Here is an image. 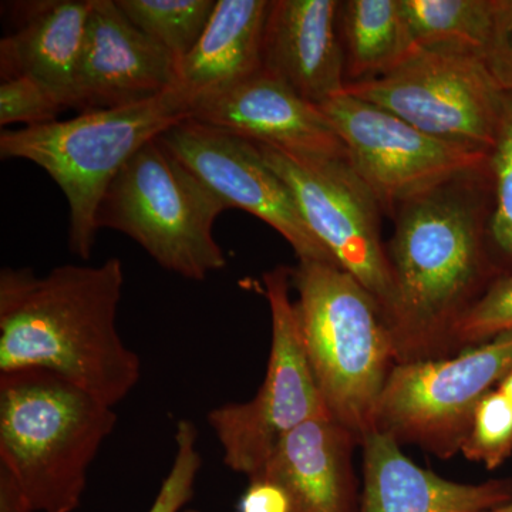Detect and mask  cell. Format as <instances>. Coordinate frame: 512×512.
Segmentation results:
<instances>
[{"instance_id": "obj_14", "label": "cell", "mask_w": 512, "mask_h": 512, "mask_svg": "<svg viewBox=\"0 0 512 512\" xmlns=\"http://www.w3.org/2000/svg\"><path fill=\"white\" fill-rule=\"evenodd\" d=\"M190 119L291 153L348 156L323 111L264 69L231 89L195 100Z\"/></svg>"}, {"instance_id": "obj_27", "label": "cell", "mask_w": 512, "mask_h": 512, "mask_svg": "<svg viewBox=\"0 0 512 512\" xmlns=\"http://www.w3.org/2000/svg\"><path fill=\"white\" fill-rule=\"evenodd\" d=\"M64 106L46 87L29 77H12L0 84V124L26 127L53 123Z\"/></svg>"}, {"instance_id": "obj_19", "label": "cell", "mask_w": 512, "mask_h": 512, "mask_svg": "<svg viewBox=\"0 0 512 512\" xmlns=\"http://www.w3.org/2000/svg\"><path fill=\"white\" fill-rule=\"evenodd\" d=\"M272 0H217L207 28L178 62V90L188 104L224 92L262 70Z\"/></svg>"}, {"instance_id": "obj_12", "label": "cell", "mask_w": 512, "mask_h": 512, "mask_svg": "<svg viewBox=\"0 0 512 512\" xmlns=\"http://www.w3.org/2000/svg\"><path fill=\"white\" fill-rule=\"evenodd\" d=\"M158 138L229 208H241L274 228L299 261L336 265L306 224L292 191L255 143L192 119Z\"/></svg>"}, {"instance_id": "obj_4", "label": "cell", "mask_w": 512, "mask_h": 512, "mask_svg": "<svg viewBox=\"0 0 512 512\" xmlns=\"http://www.w3.org/2000/svg\"><path fill=\"white\" fill-rule=\"evenodd\" d=\"M292 285L303 349L332 419L362 441L396 363L392 329L376 299L328 262L299 261Z\"/></svg>"}, {"instance_id": "obj_26", "label": "cell", "mask_w": 512, "mask_h": 512, "mask_svg": "<svg viewBox=\"0 0 512 512\" xmlns=\"http://www.w3.org/2000/svg\"><path fill=\"white\" fill-rule=\"evenodd\" d=\"M174 440L173 464L148 512H200L183 511L194 495L195 481L202 467L197 427L191 420L181 419L175 427Z\"/></svg>"}, {"instance_id": "obj_18", "label": "cell", "mask_w": 512, "mask_h": 512, "mask_svg": "<svg viewBox=\"0 0 512 512\" xmlns=\"http://www.w3.org/2000/svg\"><path fill=\"white\" fill-rule=\"evenodd\" d=\"M93 0L18 3L19 28L0 42L3 80L29 77L73 109Z\"/></svg>"}, {"instance_id": "obj_22", "label": "cell", "mask_w": 512, "mask_h": 512, "mask_svg": "<svg viewBox=\"0 0 512 512\" xmlns=\"http://www.w3.org/2000/svg\"><path fill=\"white\" fill-rule=\"evenodd\" d=\"M121 12L181 62L210 22L217 0H116Z\"/></svg>"}, {"instance_id": "obj_16", "label": "cell", "mask_w": 512, "mask_h": 512, "mask_svg": "<svg viewBox=\"0 0 512 512\" xmlns=\"http://www.w3.org/2000/svg\"><path fill=\"white\" fill-rule=\"evenodd\" d=\"M363 447V494L359 512H487L512 501L511 480L456 483L421 468L402 444L380 430Z\"/></svg>"}, {"instance_id": "obj_1", "label": "cell", "mask_w": 512, "mask_h": 512, "mask_svg": "<svg viewBox=\"0 0 512 512\" xmlns=\"http://www.w3.org/2000/svg\"><path fill=\"white\" fill-rule=\"evenodd\" d=\"M488 165L410 198L394 211L392 268L396 363L450 353L458 320L490 286Z\"/></svg>"}, {"instance_id": "obj_28", "label": "cell", "mask_w": 512, "mask_h": 512, "mask_svg": "<svg viewBox=\"0 0 512 512\" xmlns=\"http://www.w3.org/2000/svg\"><path fill=\"white\" fill-rule=\"evenodd\" d=\"M484 63L504 93H512V0H493V30Z\"/></svg>"}, {"instance_id": "obj_17", "label": "cell", "mask_w": 512, "mask_h": 512, "mask_svg": "<svg viewBox=\"0 0 512 512\" xmlns=\"http://www.w3.org/2000/svg\"><path fill=\"white\" fill-rule=\"evenodd\" d=\"M357 444L359 437L332 417L306 421L279 441L254 480L284 488L292 512H353Z\"/></svg>"}, {"instance_id": "obj_20", "label": "cell", "mask_w": 512, "mask_h": 512, "mask_svg": "<svg viewBox=\"0 0 512 512\" xmlns=\"http://www.w3.org/2000/svg\"><path fill=\"white\" fill-rule=\"evenodd\" d=\"M339 32L346 84L382 77L419 49L402 0L340 2Z\"/></svg>"}, {"instance_id": "obj_29", "label": "cell", "mask_w": 512, "mask_h": 512, "mask_svg": "<svg viewBox=\"0 0 512 512\" xmlns=\"http://www.w3.org/2000/svg\"><path fill=\"white\" fill-rule=\"evenodd\" d=\"M238 512H292L291 500L284 488L258 478L249 481L238 503Z\"/></svg>"}, {"instance_id": "obj_24", "label": "cell", "mask_w": 512, "mask_h": 512, "mask_svg": "<svg viewBox=\"0 0 512 512\" xmlns=\"http://www.w3.org/2000/svg\"><path fill=\"white\" fill-rule=\"evenodd\" d=\"M461 454L487 470L501 467L512 454V403L495 387L478 403Z\"/></svg>"}, {"instance_id": "obj_21", "label": "cell", "mask_w": 512, "mask_h": 512, "mask_svg": "<svg viewBox=\"0 0 512 512\" xmlns=\"http://www.w3.org/2000/svg\"><path fill=\"white\" fill-rule=\"evenodd\" d=\"M420 49L484 59L493 30V0H402Z\"/></svg>"}, {"instance_id": "obj_3", "label": "cell", "mask_w": 512, "mask_h": 512, "mask_svg": "<svg viewBox=\"0 0 512 512\" xmlns=\"http://www.w3.org/2000/svg\"><path fill=\"white\" fill-rule=\"evenodd\" d=\"M114 407L46 370L0 375V468L35 512H74Z\"/></svg>"}, {"instance_id": "obj_23", "label": "cell", "mask_w": 512, "mask_h": 512, "mask_svg": "<svg viewBox=\"0 0 512 512\" xmlns=\"http://www.w3.org/2000/svg\"><path fill=\"white\" fill-rule=\"evenodd\" d=\"M491 254L512 265V93H504L494 146L488 153Z\"/></svg>"}, {"instance_id": "obj_6", "label": "cell", "mask_w": 512, "mask_h": 512, "mask_svg": "<svg viewBox=\"0 0 512 512\" xmlns=\"http://www.w3.org/2000/svg\"><path fill=\"white\" fill-rule=\"evenodd\" d=\"M227 204L161 143L150 141L116 175L104 194L97 227L136 241L165 271L204 281L227 266L214 238Z\"/></svg>"}, {"instance_id": "obj_31", "label": "cell", "mask_w": 512, "mask_h": 512, "mask_svg": "<svg viewBox=\"0 0 512 512\" xmlns=\"http://www.w3.org/2000/svg\"><path fill=\"white\" fill-rule=\"evenodd\" d=\"M487 512H512V501L511 503L503 505V507L495 508V510L487 511Z\"/></svg>"}, {"instance_id": "obj_25", "label": "cell", "mask_w": 512, "mask_h": 512, "mask_svg": "<svg viewBox=\"0 0 512 512\" xmlns=\"http://www.w3.org/2000/svg\"><path fill=\"white\" fill-rule=\"evenodd\" d=\"M512 332V274L497 276L451 333L450 352Z\"/></svg>"}, {"instance_id": "obj_5", "label": "cell", "mask_w": 512, "mask_h": 512, "mask_svg": "<svg viewBox=\"0 0 512 512\" xmlns=\"http://www.w3.org/2000/svg\"><path fill=\"white\" fill-rule=\"evenodd\" d=\"M187 119L190 104L173 87L130 106L2 131L0 154L36 164L59 185L69 202L70 251L89 259L99 231L97 212L116 175L147 143Z\"/></svg>"}, {"instance_id": "obj_15", "label": "cell", "mask_w": 512, "mask_h": 512, "mask_svg": "<svg viewBox=\"0 0 512 512\" xmlns=\"http://www.w3.org/2000/svg\"><path fill=\"white\" fill-rule=\"evenodd\" d=\"M336 0H272L262 69L322 106L345 92V55Z\"/></svg>"}, {"instance_id": "obj_11", "label": "cell", "mask_w": 512, "mask_h": 512, "mask_svg": "<svg viewBox=\"0 0 512 512\" xmlns=\"http://www.w3.org/2000/svg\"><path fill=\"white\" fill-rule=\"evenodd\" d=\"M383 214L460 175L484 170L488 154L446 143L389 111L343 92L319 106Z\"/></svg>"}, {"instance_id": "obj_2", "label": "cell", "mask_w": 512, "mask_h": 512, "mask_svg": "<svg viewBox=\"0 0 512 512\" xmlns=\"http://www.w3.org/2000/svg\"><path fill=\"white\" fill-rule=\"evenodd\" d=\"M124 269L60 265L45 276L30 268L0 272V375L55 373L116 407L141 377V360L117 330Z\"/></svg>"}, {"instance_id": "obj_7", "label": "cell", "mask_w": 512, "mask_h": 512, "mask_svg": "<svg viewBox=\"0 0 512 512\" xmlns=\"http://www.w3.org/2000/svg\"><path fill=\"white\" fill-rule=\"evenodd\" d=\"M262 284L272 328L264 382L252 399L221 404L207 417L225 466L248 480L261 476L286 434L306 421L332 417L303 349L291 299L292 269L276 266L266 272Z\"/></svg>"}, {"instance_id": "obj_30", "label": "cell", "mask_w": 512, "mask_h": 512, "mask_svg": "<svg viewBox=\"0 0 512 512\" xmlns=\"http://www.w3.org/2000/svg\"><path fill=\"white\" fill-rule=\"evenodd\" d=\"M497 389L500 390L501 393L507 397L508 400L512 403V370L508 373L507 376L501 380L500 384H498Z\"/></svg>"}, {"instance_id": "obj_10", "label": "cell", "mask_w": 512, "mask_h": 512, "mask_svg": "<svg viewBox=\"0 0 512 512\" xmlns=\"http://www.w3.org/2000/svg\"><path fill=\"white\" fill-rule=\"evenodd\" d=\"M345 93L431 137L487 154L504 96L481 57L420 47L392 72L346 84Z\"/></svg>"}, {"instance_id": "obj_8", "label": "cell", "mask_w": 512, "mask_h": 512, "mask_svg": "<svg viewBox=\"0 0 512 512\" xmlns=\"http://www.w3.org/2000/svg\"><path fill=\"white\" fill-rule=\"evenodd\" d=\"M512 370V332L456 356L394 363L377 404L375 430L437 458L460 453L478 403Z\"/></svg>"}, {"instance_id": "obj_9", "label": "cell", "mask_w": 512, "mask_h": 512, "mask_svg": "<svg viewBox=\"0 0 512 512\" xmlns=\"http://www.w3.org/2000/svg\"><path fill=\"white\" fill-rule=\"evenodd\" d=\"M256 147L288 185L306 224L335 264L376 299L389 322L394 284L382 239L383 210L349 157Z\"/></svg>"}, {"instance_id": "obj_13", "label": "cell", "mask_w": 512, "mask_h": 512, "mask_svg": "<svg viewBox=\"0 0 512 512\" xmlns=\"http://www.w3.org/2000/svg\"><path fill=\"white\" fill-rule=\"evenodd\" d=\"M178 62L121 12L93 0L73 109L109 110L154 99L177 83Z\"/></svg>"}]
</instances>
